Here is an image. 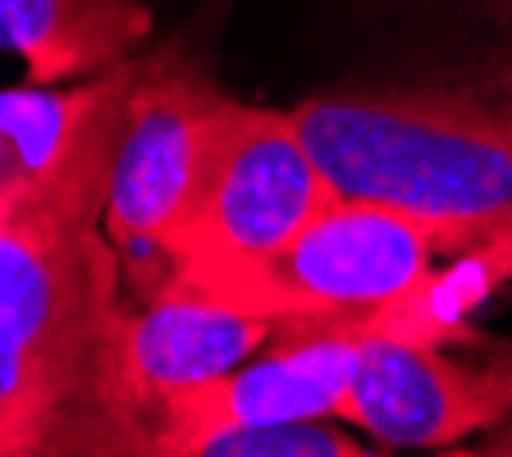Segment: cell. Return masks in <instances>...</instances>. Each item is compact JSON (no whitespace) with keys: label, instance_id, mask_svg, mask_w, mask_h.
<instances>
[{"label":"cell","instance_id":"obj_8","mask_svg":"<svg viewBox=\"0 0 512 457\" xmlns=\"http://www.w3.org/2000/svg\"><path fill=\"white\" fill-rule=\"evenodd\" d=\"M366 320L279 325L275 339L243 366L211 384H197L160 412L151 457H197V448L224 430L339 416L357 371Z\"/></svg>","mask_w":512,"mask_h":457},{"label":"cell","instance_id":"obj_2","mask_svg":"<svg viewBox=\"0 0 512 457\" xmlns=\"http://www.w3.org/2000/svg\"><path fill=\"white\" fill-rule=\"evenodd\" d=\"M316 165L339 197H362L426 224L439 256L512 234V106L471 87H362L293 106Z\"/></svg>","mask_w":512,"mask_h":457},{"label":"cell","instance_id":"obj_10","mask_svg":"<svg viewBox=\"0 0 512 457\" xmlns=\"http://www.w3.org/2000/svg\"><path fill=\"white\" fill-rule=\"evenodd\" d=\"M147 37V0H0V51L42 87L106 74L142 55Z\"/></svg>","mask_w":512,"mask_h":457},{"label":"cell","instance_id":"obj_9","mask_svg":"<svg viewBox=\"0 0 512 457\" xmlns=\"http://www.w3.org/2000/svg\"><path fill=\"white\" fill-rule=\"evenodd\" d=\"M270 339H275L270 320L206 298L202 288L174 275H160L151 288H142L124 320L119 357H124L128 398L151 426V448L160 412L174 398L229 375Z\"/></svg>","mask_w":512,"mask_h":457},{"label":"cell","instance_id":"obj_3","mask_svg":"<svg viewBox=\"0 0 512 457\" xmlns=\"http://www.w3.org/2000/svg\"><path fill=\"white\" fill-rule=\"evenodd\" d=\"M435 256V234L416 215L362 197H334L275 252L220 270L170 275L279 330L320 320H366L407 307L435 279Z\"/></svg>","mask_w":512,"mask_h":457},{"label":"cell","instance_id":"obj_13","mask_svg":"<svg viewBox=\"0 0 512 457\" xmlns=\"http://www.w3.org/2000/svg\"><path fill=\"white\" fill-rule=\"evenodd\" d=\"M476 453H499V457H512V416L503 421L499 430H490L485 439H476Z\"/></svg>","mask_w":512,"mask_h":457},{"label":"cell","instance_id":"obj_4","mask_svg":"<svg viewBox=\"0 0 512 457\" xmlns=\"http://www.w3.org/2000/svg\"><path fill=\"white\" fill-rule=\"evenodd\" d=\"M234 110V96H224L202 64L174 46L142 55L106 202V234L138 293L165 270V252L211 179Z\"/></svg>","mask_w":512,"mask_h":457},{"label":"cell","instance_id":"obj_11","mask_svg":"<svg viewBox=\"0 0 512 457\" xmlns=\"http://www.w3.org/2000/svg\"><path fill=\"white\" fill-rule=\"evenodd\" d=\"M362 439L339 430L330 416H316V421L224 430V435L206 439L197 448V457H362V453H375V448H362Z\"/></svg>","mask_w":512,"mask_h":457},{"label":"cell","instance_id":"obj_1","mask_svg":"<svg viewBox=\"0 0 512 457\" xmlns=\"http://www.w3.org/2000/svg\"><path fill=\"white\" fill-rule=\"evenodd\" d=\"M124 279L106 215L0 224V457H151L119 357Z\"/></svg>","mask_w":512,"mask_h":457},{"label":"cell","instance_id":"obj_7","mask_svg":"<svg viewBox=\"0 0 512 457\" xmlns=\"http://www.w3.org/2000/svg\"><path fill=\"white\" fill-rule=\"evenodd\" d=\"M142 55L60 87L0 92V224L106 215Z\"/></svg>","mask_w":512,"mask_h":457},{"label":"cell","instance_id":"obj_6","mask_svg":"<svg viewBox=\"0 0 512 457\" xmlns=\"http://www.w3.org/2000/svg\"><path fill=\"white\" fill-rule=\"evenodd\" d=\"M334 197L339 192L298 133L293 110H261L238 101L229 133L215 151L211 179L165 252L160 275L256 261L284 247Z\"/></svg>","mask_w":512,"mask_h":457},{"label":"cell","instance_id":"obj_5","mask_svg":"<svg viewBox=\"0 0 512 457\" xmlns=\"http://www.w3.org/2000/svg\"><path fill=\"white\" fill-rule=\"evenodd\" d=\"M453 339L458 325L439 316L430 284L371 316L339 416L384 448H453L499 430L512 416V357L458 362L444 352Z\"/></svg>","mask_w":512,"mask_h":457},{"label":"cell","instance_id":"obj_12","mask_svg":"<svg viewBox=\"0 0 512 457\" xmlns=\"http://www.w3.org/2000/svg\"><path fill=\"white\" fill-rule=\"evenodd\" d=\"M480 256H485V275H490L494 288H499L503 279H512V234L494 247H480Z\"/></svg>","mask_w":512,"mask_h":457}]
</instances>
